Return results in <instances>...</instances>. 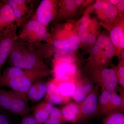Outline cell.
Segmentation results:
<instances>
[{"instance_id": "obj_35", "label": "cell", "mask_w": 124, "mask_h": 124, "mask_svg": "<svg viewBox=\"0 0 124 124\" xmlns=\"http://www.w3.org/2000/svg\"><path fill=\"white\" fill-rule=\"evenodd\" d=\"M103 0H97L93 5V7L94 9L97 11H100L101 8Z\"/></svg>"}, {"instance_id": "obj_12", "label": "cell", "mask_w": 124, "mask_h": 124, "mask_svg": "<svg viewBox=\"0 0 124 124\" xmlns=\"http://www.w3.org/2000/svg\"><path fill=\"white\" fill-rule=\"evenodd\" d=\"M61 111L62 119L64 121L75 122L81 117L80 107L75 103L67 104Z\"/></svg>"}, {"instance_id": "obj_11", "label": "cell", "mask_w": 124, "mask_h": 124, "mask_svg": "<svg viewBox=\"0 0 124 124\" xmlns=\"http://www.w3.org/2000/svg\"><path fill=\"white\" fill-rule=\"evenodd\" d=\"M46 91V84L39 81L32 85L28 91L27 97L32 101H38L45 97Z\"/></svg>"}, {"instance_id": "obj_19", "label": "cell", "mask_w": 124, "mask_h": 124, "mask_svg": "<svg viewBox=\"0 0 124 124\" xmlns=\"http://www.w3.org/2000/svg\"><path fill=\"white\" fill-rule=\"evenodd\" d=\"M33 116L39 123L44 124L49 117L50 114L46 110L44 102H42L32 109Z\"/></svg>"}, {"instance_id": "obj_14", "label": "cell", "mask_w": 124, "mask_h": 124, "mask_svg": "<svg viewBox=\"0 0 124 124\" xmlns=\"http://www.w3.org/2000/svg\"><path fill=\"white\" fill-rule=\"evenodd\" d=\"M77 85L76 91L72 97L76 101L78 102H82L91 93L93 88V84L91 82L87 81L81 82Z\"/></svg>"}, {"instance_id": "obj_1", "label": "cell", "mask_w": 124, "mask_h": 124, "mask_svg": "<svg viewBox=\"0 0 124 124\" xmlns=\"http://www.w3.org/2000/svg\"><path fill=\"white\" fill-rule=\"evenodd\" d=\"M54 53V49L46 43L32 45L17 39L8 59L10 67L24 70H50L44 59Z\"/></svg>"}, {"instance_id": "obj_23", "label": "cell", "mask_w": 124, "mask_h": 124, "mask_svg": "<svg viewBox=\"0 0 124 124\" xmlns=\"http://www.w3.org/2000/svg\"><path fill=\"white\" fill-rule=\"evenodd\" d=\"M103 124H124V115L118 112L111 113L104 120Z\"/></svg>"}, {"instance_id": "obj_24", "label": "cell", "mask_w": 124, "mask_h": 124, "mask_svg": "<svg viewBox=\"0 0 124 124\" xmlns=\"http://www.w3.org/2000/svg\"><path fill=\"white\" fill-rule=\"evenodd\" d=\"M88 28L82 24H80L78 28L77 35L80 42L83 44L87 42L89 33Z\"/></svg>"}, {"instance_id": "obj_21", "label": "cell", "mask_w": 124, "mask_h": 124, "mask_svg": "<svg viewBox=\"0 0 124 124\" xmlns=\"http://www.w3.org/2000/svg\"><path fill=\"white\" fill-rule=\"evenodd\" d=\"M56 60H63L73 63L75 62L76 57L73 52L64 50L54 49Z\"/></svg>"}, {"instance_id": "obj_4", "label": "cell", "mask_w": 124, "mask_h": 124, "mask_svg": "<svg viewBox=\"0 0 124 124\" xmlns=\"http://www.w3.org/2000/svg\"><path fill=\"white\" fill-rule=\"evenodd\" d=\"M17 38L32 45L38 44L42 41L49 44L51 39L47 28L32 19L23 25Z\"/></svg>"}, {"instance_id": "obj_39", "label": "cell", "mask_w": 124, "mask_h": 124, "mask_svg": "<svg viewBox=\"0 0 124 124\" xmlns=\"http://www.w3.org/2000/svg\"><path fill=\"white\" fill-rule=\"evenodd\" d=\"M118 0H108V1L110 4L112 5H116L119 2Z\"/></svg>"}, {"instance_id": "obj_28", "label": "cell", "mask_w": 124, "mask_h": 124, "mask_svg": "<svg viewBox=\"0 0 124 124\" xmlns=\"http://www.w3.org/2000/svg\"><path fill=\"white\" fill-rule=\"evenodd\" d=\"M20 124H41L39 123L33 116H25L21 121Z\"/></svg>"}, {"instance_id": "obj_7", "label": "cell", "mask_w": 124, "mask_h": 124, "mask_svg": "<svg viewBox=\"0 0 124 124\" xmlns=\"http://www.w3.org/2000/svg\"><path fill=\"white\" fill-rule=\"evenodd\" d=\"M17 27L15 23L7 27L0 34V76L3 65L9 55L17 39Z\"/></svg>"}, {"instance_id": "obj_5", "label": "cell", "mask_w": 124, "mask_h": 124, "mask_svg": "<svg viewBox=\"0 0 124 124\" xmlns=\"http://www.w3.org/2000/svg\"><path fill=\"white\" fill-rule=\"evenodd\" d=\"M59 1L42 0L38 5L31 19L36 20L46 27L54 21L57 14Z\"/></svg>"}, {"instance_id": "obj_27", "label": "cell", "mask_w": 124, "mask_h": 124, "mask_svg": "<svg viewBox=\"0 0 124 124\" xmlns=\"http://www.w3.org/2000/svg\"><path fill=\"white\" fill-rule=\"evenodd\" d=\"M0 124H11L5 110L0 107Z\"/></svg>"}, {"instance_id": "obj_2", "label": "cell", "mask_w": 124, "mask_h": 124, "mask_svg": "<svg viewBox=\"0 0 124 124\" xmlns=\"http://www.w3.org/2000/svg\"><path fill=\"white\" fill-rule=\"evenodd\" d=\"M51 73V70H28L26 74L21 77L0 82V88L7 87L23 97L27 98V93L32 85L41 80Z\"/></svg>"}, {"instance_id": "obj_17", "label": "cell", "mask_w": 124, "mask_h": 124, "mask_svg": "<svg viewBox=\"0 0 124 124\" xmlns=\"http://www.w3.org/2000/svg\"><path fill=\"white\" fill-rule=\"evenodd\" d=\"M28 71L15 67H8L1 72L0 76V82L21 77L26 74Z\"/></svg>"}, {"instance_id": "obj_31", "label": "cell", "mask_w": 124, "mask_h": 124, "mask_svg": "<svg viewBox=\"0 0 124 124\" xmlns=\"http://www.w3.org/2000/svg\"><path fill=\"white\" fill-rule=\"evenodd\" d=\"M62 121L59 119L49 117L44 124H62Z\"/></svg>"}, {"instance_id": "obj_3", "label": "cell", "mask_w": 124, "mask_h": 124, "mask_svg": "<svg viewBox=\"0 0 124 124\" xmlns=\"http://www.w3.org/2000/svg\"><path fill=\"white\" fill-rule=\"evenodd\" d=\"M0 107L5 110L20 116L29 114L31 109L27 98L13 90L0 88Z\"/></svg>"}, {"instance_id": "obj_37", "label": "cell", "mask_w": 124, "mask_h": 124, "mask_svg": "<svg viewBox=\"0 0 124 124\" xmlns=\"http://www.w3.org/2000/svg\"><path fill=\"white\" fill-rule=\"evenodd\" d=\"M8 26H7L5 23L1 18L0 17V34L2 33L6 27Z\"/></svg>"}, {"instance_id": "obj_40", "label": "cell", "mask_w": 124, "mask_h": 124, "mask_svg": "<svg viewBox=\"0 0 124 124\" xmlns=\"http://www.w3.org/2000/svg\"><path fill=\"white\" fill-rule=\"evenodd\" d=\"M119 82L121 85L122 86H124V77H120L119 78Z\"/></svg>"}, {"instance_id": "obj_18", "label": "cell", "mask_w": 124, "mask_h": 124, "mask_svg": "<svg viewBox=\"0 0 124 124\" xmlns=\"http://www.w3.org/2000/svg\"><path fill=\"white\" fill-rule=\"evenodd\" d=\"M97 41L100 47L105 51V57L107 59L111 58L115 55V50L109 37L106 35H102L99 37Z\"/></svg>"}, {"instance_id": "obj_38", "label": "cell", "mask_w": 124, "mask_h": 124, "mask_svg": "<svg viewBox=\"0 0 124 124\" xmlns=\"http://www.w3.org/2000/svg\"><path fill=\"white\" fill-rule=\"evenodd\" d=\"M118 74L120 77H124V66L120 67L118 70Z\"/></svg>"}, {"instance_id": "obj_9", "label": "cell", "mask_w": 124, "mask_h": 124, "mask_svg": "<svg viewBox=\"0 0 124 124\" xmlns=\"http://www.w3.org/2000/svg\"><path fill=\"white\" fill-rule=\"evenodd\" d=\"M49 45L54 49L64 50L71 51H76L79 48L80 42L77 34L69 37L50 36Z\"/></svg>"}, {"instance_id": "obj_29", "label": "cell", "mask_w": 124, "mask_h": 124, "mask_svg": "<svg viewBox=\"0 0 124 124\" xmlns=\"http://www.w3.org/2000/svg\"><path fill=\"white\" fill-rule=\"evenodd\" d=\"M122 99L118 94L115 93V95L112 98L111 104L113 108H116L120 107L122 104Z\"/></svg>"}, {"instance_id": "obj_33", "label": "cell", "mask_w": 124, "mask_h": 124, "mask_svg": "<svg viewBox=\"0 0 124 124\" xmlns=\"http://www.w3.org/2000/svg\"><path fill=\"white\" fill-rule=\"evenodd\" d=\"M45 107L46 110L50 115L53 111L54 109V107L53 104L47 102H44Z\"/></svg>"}, {"instance_id": "obj_8", "label": "cell", "mask_w": 124, "mask_h": 124, "mask_svg": "<svg viewBox=\"0 0 124 124\" xmlns=\"http://www.w3.org/2000/svg\"><path fill=\"white\" fill-rule=\"evenodd\" d=\"M53 72L56 80H69L76 73L77 67L73 63L55 59Z\"/></svg>"}, {"instance_id": "obj_34", "label": "cell", "mask_w": 124, "mask_h": 124, "mask_svg": "<svg viewBox=\"0 0 124 124\" xmlns=\"http://www.w3.org/2000/svg\"><path fill=\"white\" fill-rule=\"evenodd\" d=\"M97 41V39L95 36L92 34V33H89L88 36L87 42L89 44L91 45H94Z\"/></svg>"}, {"instance_id": "obj_36", "label": "cell", "mask_w": 124, "mask_h": 124, "mask_svg": "<svg viewBox=\"0 0 124 124\" xmlns=\"http://www.w3.org/2000/svg\"><path fill=\"white\" fill-rule=\"evenodd\" d=\"M117 8H116L117 10H118L121 12L124 13V0H120L119 1L117 4L116 5Z\"/></svg>"}, {"instance_id": "obj_22", "label": "cell", "mask_w": 124, "mask_h": 124, "mask_svg": "<svg viewBox=\"0 0 124 124\" xmlns=\"http://www.w3.org/2000/svg\"><path fill=\"white\" fill-rule=\"evenodd\" d=\"M115 93V92L104 90L100 95L99 102L103 107H104L103 108L105 110L111 109V102Z\"/></svg>"}, {"instance_id": "obj_41", "label": "cell", "mask_w": 124, "mask_h": 124, "mask_svg": "<svg viewBox=\"0 0 124 124\" xmlns=\"http://www.w3.org/2000/svg\"><path fill=\"white\" fill-rule=\"evenodd\" d=\"M121 57H122V59H124V51H123V52H122V54H121Z\"/></svg>"}, {"instance_id": "obj_20", "label": "cell", "mask_w": 124, "mask_h": 124, "mask_svg": "<svg viewBox=\"0 0 124 124\" xmlns=\"http://www.w3.org/2000/svg\"><path fill=\"white\" fill-rule=\"evenodd\" d=\"M99 11H101L106 17L111 21L115 20L118 14L116 7L110 4L108 1L103 0L101 8Z\"/></svg>"}, {"instance_id": "obj_25", "label": "cell", "mask_w": 124, "mask_h": 124, "mask_svg": "<svg viewBox=\"0 0 124 124\" xmlns=\"http://www.w3.org/2000/svg\"><path fill=\"white\" fill-rule=\"evenodd\" d=\"M46 99L47 102L54 105H60L67 101V99L62 95H46Z\"/></svg>"}, {"instance_id": "obj_13", "label": "cell", "mask_w": 124, "mask_h": 124, "mask_svg": "<svg viewBox=\"0 0 124 124\" xmlns=\"http://www.w3.org/2000/svg\"><path fill=\"white\" fill-rule=\"evenodd\" d=\"M113 46L117 48H124V33L123 26L117 25L114 26L110 31V37Z\"/></svg>"}, {"instance_id": "obj_30", "label": "cell", "mask_w": 124, "mask_h": 124, "mask_svg": "<svg viewBox=\"0 0 124 124\" xmlns=\"http://www.w3.org/2000/svg\"><path fill=\"white\" fill-rule=\"evenodd\" d=\"M52 118L59 119L62 120V113L61 111L58 108H54V110L53 112L50 115L49 117Z\"/></svg>"}, {"instance_id": "obj_16", "label": "cell", "mask_w": 124, "mask_h": 124, "mask_svg": "<svg viewBox=\"0 0 124 124\" xmlns=\"http://www.w3.org/2000/svg\"><path fill=\"white\" fill-rule=\"evenodd\" d=\"M58 86L60 94L63 97L67 99L72 97L76 91L77 85L72 82H70V80L59 81L54 80Z\"/></svg>"}, {"instance_id": "obj_26", "label": "cell", "mask_w": 124, "mask_h": 124, "mask_svg": "<svg viewBox=\"0 0 124 124\" xmlns=\"http://www.w3.org/2000/svg\"><path fill=\"white\" fill-rule=\"evenodd\" d=\"M46 85L47 91L46 95H61L59 89L54 80L47 83Z\"/></svg>"}, {"instance_id": "obj_10", "label": "cell", "mask_w": 124, "mask_h": 124, "mask_svg": "<svg viewBox=\"0 0 124 124\" xmlns=\"http://www.w3.org/2000/svg\"><path fill=\"white\" fill-rule=\"evenodd\" d=\"M98 107L97 95L95 93H91L85 98L80 107L81 117H86L95 114Z\"/></svg>"}, {"instance_id": "obj_15", "label": "cell", "mask_w": 124, "mask_h": 124, "mask_svg": "<svg viewBox=\"0 0 124 124\" xmlns=\"http://www.w3.org/2000/svg\"><path fill=\"white\" fill-rule=\"evenodd\" d=\"M0 17L7 26H10L15 23L13 12L6 0H0Z\"/></svg>"}, {"instance_id": "obj_6", "label": "cell", "mask_w": 124, "mask_h": 124, "mask_svg": "<svg viewBox=\"0 0 124 124\" xmlns=\"http://www.w3.org/2000/svg\"><path fill=\"white\" fill-rule=\"evenodd\" d=\"M11 7L15 17V24L17 27H22L33 13L34 2L29 0H6Z\"/></svg>"}, {"instance_id": "obj_32", "label": "cell", "mask_w": 124, "mask_h": 124, "mask_svg": "<svg viewBox=\"0 0 124 124\" xmlns=\"http://www.w3.org/2000/svg\"><path fill=\"white\" fill-rule=\"evenodd\" d=\"M80 21L81 23V24L84 25V26L86 27L87 28H88L90 24L91 23V21H90L89 18L86 16H85L82 17Z\"/></svg>"}]
</instances>
